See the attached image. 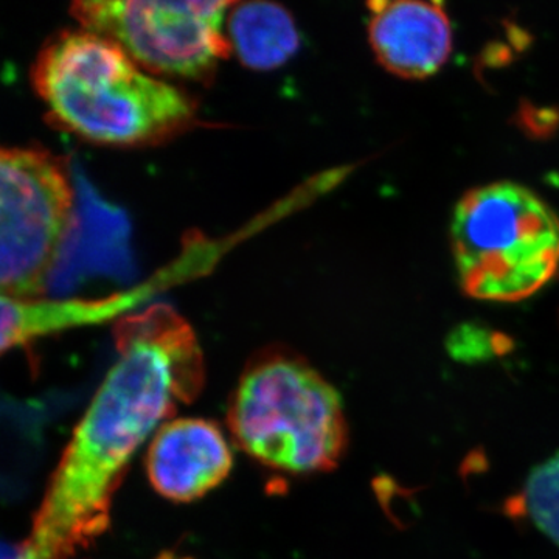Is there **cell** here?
<instances>
[{
	"label": "cell",
	"instance_id": "1",
	"mask_svg": "<svg viewBox=\"0 0 559 559\" xmlns=\"http://www.w3.org/2000/svg\"><path fill=\"white\" fill-rule=\"evenodd\" d=\"M116 364L51 474L14 559H68L109 527L110 506L139 448L178 404L200 395L204 356L193 326L167 304L114 326Z\"/></svg>",
	"mask_w": 559,
	"mask_h": 559
},
{
	"label": "cell",
	"instance_id": "2",
	"mask_svg": "<svg viewBox=\"0 0 559 559\" xmlns=\"http://www.w3.org/2000/svg\"><path fill=\"white\" fill-rule=\"evenodd\" d=\"M32 84L55 124L97 145H157L197 123L189 94L84 28L62 31L44 44Z\"/></svg>",
	"mask_w": 559,
	"mask_h": 559
},
{
	"label": "cell",
	"instance_id": "3",
	"mask_svg": "<svg viewBox=\"0 0 559 559\" xmlns=\"http://www.w3.org/2000/svg\"><path fill=\"white\" fill-rule=\"evenodd\" d=\"M227 418L246 454L285 473L334 469L347 448L340 393L288 348L261 349L249 360Z\"/></svg>",
	"mask_w": 559,
	"mask_h": 559
},
{
	"label": "cell",
	"instance_id": "4",
	"mask_svg": "<svg viewBox=\"0 0 559 559\" xmlns=\"http://www.w3.org/2000/svg\"><path fill=\"white\" fill-rule=\"evenodd\" d=\"M451 248L466 296L499 304L525 300L559 272V218L521 183H487L455 205Z\"/></svg>",
	"mask_w": 559,
	"mask_h": 559
},
{
	"label": "cell",
	"instance_id": "5",
	"mask_svg": "<svg viewBox=\"0 0 559 559\" xmlns=\"http://www.w3.org/2000/svg\"><path fill=\"white\" fill-rule=\"evenodd\" d=\"M61 159L38 146L0 151V290L39 300L46 293L73 212Z\"/></svg>",
	"mask_w": 559,
	"mask_h": 559
},
{
	"label": "cell",
	"instance_id": "6",
	"mask_svg": "<svg viewBox=\"0 0 559 559\" xmlns=\"http://www.w3.org/2000/svg\"><path fill=\"white\" fill-rule=\"evenodd\" d=\"M234 2L81 0L70 14L80 28L112 40L159 79L204 81L230 57L227 16Z\"/></svg>",
	"mask_w": 559,
	"mask_h": 559
},
{
	"label": "cell",
	"instance_id": "7",
	"mask_svg": "<svg viewBox=\"0 0 559 559\" xmlns=\"http://www.w3.org/2000/svg\"><path fill=\"white\" fill-rule=\"evenodd\" d=\"M234 457L215 423L178 418L162 425L151 440L146 474L153 488L173 502H191L229 476Z\"/></svg>",
	"mask_w": 559,
	"mask_h": 559
},
{
	"label": "cell",
	"instance_id": "8",
	"mask_svg": "<svg viewBox=\"0 0 559 559\" xmlns=\"http://www.w3.org/2000/svg\"><path fill=\"white\" fill-rule=\"evenodd\" d=\"M367 7L371 50L392 75L429 79L450 60L452 27L443 3L377 0Z\"/></svg>",
	"mask_w": 559,
	"mask_h": 559
},
{
	"label": "cell",
	"instance_id": "9",
	"mask_svg": "<svg viewBox=\"0 0 559 559\" xmlns=\"http://www.w3.org/2000/svg\"><path fill=\"white\" fill-rule=\"evenodd\" d=\"M226 28L231 51L242 66L252 70L277 69L300 47L296 21L278 3H234Z\"/></svg>",
	"mask_w": 559,
	"mask_h": 559
},
{
	"label": "cell",
	"instance_id": "10",
	"mask_svg": "<svg viewBox=\"0 0 559 559\" xmlns=\"http://www.w3.org/2000/svg\"><path fill=\"white\" fill-rule=\"evenodd\" d=\"M520 509L559 546V454L532 471L520 496Z\"/></svg>",
	"mask_w": 559,
	"mask_h": 559
},
{
	"label": "cell",
	"instance_id": "11",
	"mask_svg": "<svg viewBox=\"0 0 559 559\" xmlns=\"http://www.w3.org/2000/svg\"><path fill=\"white\" fill-rule=\"evenodd\" d=\"M157 559H190V558L176 557V555H173V554H162L160 558H157Z\"/></svg>",
	"mask_w": 559,
	"mask_h": 559
}]
</instances>
